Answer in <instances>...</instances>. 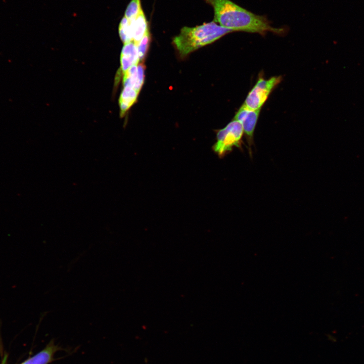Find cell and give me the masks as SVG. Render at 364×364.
I'll return each instance as SVG.
<instances>
[{"label":"cell","mask_w":364,"mask_h":364,"mask_svg":"<svg viewBox=\"0 0 364 364\" xmlns=\"http://www.w3.org/2000/svg\"><path fill=\"white\" fill-rule=\"evenodd\" d=\"M214 10L213 21L233 31L264 34L269 31L280 34L282 28L272 27L263 16L256 15L231 0H204Z\"/></svg>","instance_id":"cell-1"},{"label":"cell","mask_w":364,"mask_h":364,"mask_svg":"<svg viewBox=\"0 0 364 364\" xmlns=\"http://www.w3.org/2000/svg\"><path fill=\"white\" fill-rule=\"evenodd\" d=\"M232 32L213 21L194 27H183L173 42L179 53L184 56Z\"/></svg>","instance_id":"cell-2"},{"label":"cell","mask_w":364,"mask_h":364,"mask_svg":"<svg viewBox=\"0 0 364 364\" xmlns=\"http://www.w3.org/2000/svg\"><path fill=\"white\" fill-rule=\"evenodd\" d=\"M244 133L242 125L234 120L216 134V142L213 146L214 153L223 158L231 153L234 147L241 149L242 139Z\"/></svg>","instance_id":"cell-3"},{"label":"cell","mask_w":364,"mask_h":364,"mask_svg":"<svg viewBox=\"0 0 364 364\" xmlns=\"http://www.w3.org/2000/svg\"><path fill=\"white\" fill-rule=\"evenodd\" d=\"M281 81L279 76L268 79L260 78L248 93L243 105L250 110H260L272 90Z\"/></svg>","instance_id":"cell-4"},{"label":"cell","mask_w":364,"mask_h":364,"mask_svg":"<svg viewBox=\"0 0 364 364\" xmlns=\"http://www.w3.org/2000/svg\"><path fill=\"white\" fill-rule=\"evenodd\" d=\"M260 110L249 109L243 105L236 114L234 119L242 126L249 147V154L252 155V146L253 144V134L258 119Z\"/></svg>","instance_id":"cell-5"},{"label":"cell","mask_w":364,"mask_h":364,"mask_svg":"<svg viewBox=\"0 0 364 364\" xmlns=\"http://www.w3.org/2000/svg\"><path fill=\"white\" fill-rule=\"evenodd\" d=\"M61 347L51 340L42 350L20 364H49L56 360L55 354L62 350Z\"/></svg>","instance_id":"cell-6"},{"label":"cell","mask_w":364,"mask_h":364,"mask_svg":"<svg viewBox=\"0 0 364 364\" xmlns=\"http://www.w3.org/2000/svg\"><path fill=\"white\" fill-rule=\"evenodd\" d=\"M145 67L142 62L130 67L124 73L123 85L128 86L140 92L144 81Z\"/></svg>","instance_id":"cell-7"},{"label":"cell","mask_w":364,"mask_h":364,"mask_svg":"<svg viewBox=\"0 0 364 364\" xmlns=\"http://www.w3.org/2000/svg\"><path fill=\"white\" fill-rule=\"evenodd\" d=\"M137 47L133 41L125 43L122 48L120 63L121 70L123 74L132 66L139 63Z\"/></svg>","instance_id":"cell-8"},{"label":"cell","mask_w":364,"mask_h":364,"mask_svg":"<svg viewBox=\"0 0 364 364\" xmlns=\"http://www.w3.org/2000/svg\"><path fill=\"white\" fill-rule=\"evenodd\" d=\"M129 20L130 21L132 40L136 44L149 31L148 22L142 8L134 18Z\"/></svg>","instance_id":"cell-9"},{"label":"cell","mask_w":364,"mask_h":364,"mask_svg":"<svg viewBox=\"0 0 364 364\" xmlns=\"http://www.w3.org/2000/svg\"><path fill=\"white\" fill-rule=\"evenodd\" d=\"M139 92L133 88L124 86L120 94L119 104L120 115L122 116L136 101Z\"/></svg>","instance_id":"cell-10"},{"label":"cell","mask_w":364,"mask_h":364,"mask_svg":"<svg viewBox=\"0 0 364 364\" xmlns=\"http://www.w3.org/2000/svg\"><path fill=\"white\" fill-rule=\"evenodd\" d=\"M118 32L120 38L124 44L133 41L130 21L124 16L119 23Z\"/></svg>","instance_id":"cell-11"},{"label":"cell","mask_w":364,"mask_h":364,"mask_svg":"<svg viewBox=\"0 0 364 364\" xmlns=\"http://www.w3.org/2000/svg\"><path fill=\"white\" fill-rule=\"evenodd\" d=\"M142 8L141 0H131L126 7L124 16L129 20L133 19Z\"/></svg>","instance_id":"cell-12"},{"label":"cell","mask_w":364,"mask_h":364,"mask_svg":"<svg viewBox=\"0 0 364 364\" xmlns=\"http://www.w3.org/2000/svg\"><path fill=\"white\" fill-rule=\"evenodd\" d=\"M150 40V32L148 31L142 39L136 44L138 51L140 62L145 58L148 51Z\"/></svg>","instance_id":"cell-13"}]
</instances>
